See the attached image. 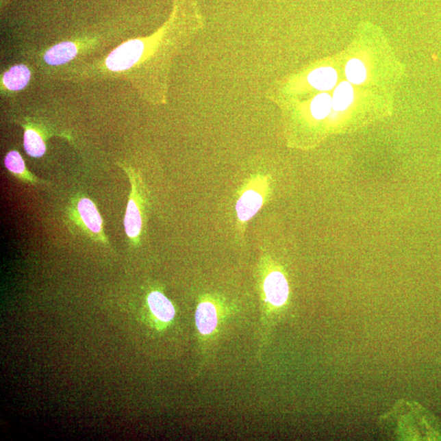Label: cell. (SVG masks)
<instances>
[{
	"label": "cell",
	"instance_id": "cell-1",
	"mask_svg": "<svg viewBox=\"0 0 441 441\" xmlns=\"http://www.w3.org/2000/svg\"><path fill=\"white\" fill-rule=\"evenodd\" d=\"M131 184V192L124 219L125 230L129 242L134 245L139 244L144 227V197L141 177L133 169L126 167Z\"/></svg>",
	"mask_w": 441,
	"mask_h": 441
},
{
	"label": "cell",
	"instance_id": "cell-2",
	"mask_svg": "<svg viewBox=\"0 0 441 441\" xmlns=\"http://www.w3.org/2000/svg\"><path fill=\"white\" fill-rule=\"evenodd\" d=\"M70 214L71 219L82 229L91 239L107 243L105 236L103 219L92 201L87 197H80L72 203Z\"/></svg>",
	"mask_w": 441,
	"mask_h": 441
},
{
	"label": "cell",
	"instance_id": "cell-3",
	"mask_svg": "<svg viewBox=\"0 0 441 441\" xmlns=\"http://www.w3.org/2000/svg\"><path fill=\"white\" fill-rule=\"evenodd\" d=\"M143 52L144 43L142 40L125 42L110 53L105 60V65L112 71L129 69L141 59Z\"/></svg>",
	"mask_w": 441,
	"mask_h": 441
},
{
	"label": "cell",
	"instance_id": "cell-4",
	"mask_svg": "<svg viewBox=\"0 0 441 441\" xmlns=\"http://www.w3.org/2000/svg\"><path fill=\"white\" fill-rule=\"evenodd\" d=\"M266 302L275 307H282L288 297V285L285 275L279 271H273L264 281Z\"/></svg>",
	"mask_w": 441,
	"mask_h": 441
},
{
	"label": "cell",
	"instance_id": "cell-5",
	"mask_svg": "<svg viewBox=\"0 0 441 441\" xmlns=\"http://www.w3.org/2000/svg\"><path fill=\"white\" fill-rule=\"evenodd\" d=\"M264 199L262 194L253 189H249L241 196L236 203V212L241 222L246 223L257 214L262 205Z\"/></svg>",
	"mask_w": 441,
	"mask_h": 441
},
{
	"label": "cell",
	"instance_id": "cell-6",
	"mask_svg": "<svg viewBox=\"0 0 441 441\" xmlns=\"http://www.w3.org/2000/svg\"><path fill=\"white\" fill-rule=\"evenodd\" d=\"M4 164H5L8 171L12 176L18 178V180L32 185L42 184V181L39 178L34 176L31 172L28 171L27 166H25V161L19 152L16 151L8 152L5 159H4Z\"/></svg>",
	"mask_w": 441,
	"mask_h": 441
},
{
	"label": "cell",
	"instance_id": "cell-7",
	"mask_svg": "<svg viewBox=\"0 0 441 441\" xmlns=\"http://www.w3.org/2000/svg\"><path fill=\"white\" fill-rule=\"evenodd\" d=\"M196 322L199 332L210 335L218 325L217 310L213 303L203 302L199 305L196 313Z\"/></svg>",
	"mask_w": 441,
	"mask_h": 441
},
{
	"label": "cell",
	"instance_id": "cell-8",
	"mask_svg": "<svg viewBox=\"0 0 441 441\" xmlns=\"http://www.w3.org/2000/svg\"><path fill=\"white\" fill-rule=\"evenodd\" d=\"M78 53V48L72 42H63L52 47L45 54V61L51 66H60L69 62Z\"/></svg>",
	"mask_w": 441,
	"mask_h": 441
},
{
	"label": "cell",
	"instance_id": "cell-9",
	"mask_svg": "<svg viewBox=\"0 0 441 441\" xmlns=\"http://www.w3.org/2000/svg\"><path fill=\"white\" fill-rule=\"evenodd\" d=\"M148 305L157 319L162 322L171 321L175 316V309L171 301L160 292H152L148 296Z\"/></svg>",
	"mask_w": 441,
	"mask_h": 441
},
{
	"label": "cell",
	"instance_id": "cell-10",
	"mask_svg": "<svg viewBox=\"0 0 441 441\" xmlns=\"http://www.w3.org/2000/svg\"><path fill=\"white\" fill-rule=\"evenodd\" d=\"M338 74L333 67L317 68L308 75V82L320 91H329L336 86Z\"/></svg>",
	"mask_w": 441,
	"mask_h": 441
},
{
	"label": "cell",
	"instance_id": "cell-11",
	"mask_svg": "<svg viewBox=\"0 0 441 441\" xmlns=\"http://www.w3.org/2000/svg\"><path fill=\"white\" fill-rule=\"evenodd\" d=\"M31 71L24 65L12 66L3 76V86L11 91L22 90L31 79Z\"/></svg>",
	"mask_w": 441,
	"mask_h": 441
},
{
	"label": "cell",
	"instance_id": "cell-12",
	"mask_svg": "<svg viewBox=\"0 0 441 441\" xmlns=\"http://www.w3.org/2000/svg\"><path fill=\"white\" fill-rule=\"evenodd\" d=\"M25 152L33 158H40L46 152V144L42 135L32 128H25L24 133Z\"/></svg>",
	"mask_w": 441,
	"mask_h": 441
},
{
	"label": "cell",
	"instance_id": "cell-13",
	"mask_svg": "<svg viewBox=\"0 0 441 441\" xmlns=\"http://www.w3.org/2000/svg\"><path fill=\"white\" fill-rule=\"evenodd\" d=\"M333 109L335 112H343L350 107L354 101V90L350 82H342L335 88L333 96Z\"/></svg>",
	"mask_w": 441,
	"mask_h": 441
},
{
	"label": "cell",
	"instance_id": "cell-14",
	"mask_svg": "<svg viewBox=\"0 0 441 441\" xmlns=\"http://www.w3.org/2000/svg\"><path fill=\"white\" fill-rule=\"evenodd\" d=\"M333 108V99L328 93H320L312 101L311 112L316 120L327 117Z\"/></svg>",
	"mask_w": 441,
	"mask_h": 441
},
{
	"label": "cell",
	"instance_id": "cell-15",
	"mask_svg": "<svg viewBox=\"0 0 441 441\" xmlns=\"http://www.w3.org/2000/svg\"><path fill=\"white\" fill-rule=\"evenodd\" d=\"M345 73L351 84H360L366 81L367 70L364 63L359 59H351L346 66Z\"/></svg>",
	"mask_w": 441,
	"mask_h": 441
}]
</instances>
